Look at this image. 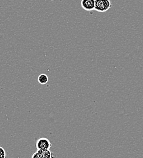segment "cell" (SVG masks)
I'll return each mask as SVG.
<instances>
[{
  "instance_id": "obj_2",
  "label": "cell",
  "mask_w": 143,
  "mask_h": 158,
  "mask_svg": "<svg viewBox=\"0 0 143 158\" xmlns=\"http://www.w3.org/2000/svg\"><path fill=\"white\" fill-rule=\"evenodd\" d=\"M52 144L49 140L46 138L39 139L36 143V147L37 150H50Z\"/></svg>"
},
{
  "instance_id": "obj_6",
  "label": "cell",
  "mask_w": 143,
  "mask_h": 158,
  "mask_svg": "<svg viewBox=\"0 0 143 158\" xmlns=\"http://www.w3.org/2000/svg\"><path fill=\"white\" fill-rule=\"evenodd\" d=\"M0 158H6V151L2 147H0Z\"/></svg>"
},
{
  "instance_id": "obj_5",
  "label": "cell",
  "mask_w": 143,
  "mask_h": 158,
  "mask_svg": "<svg viewBox=\"0 0 143 158\" xmlns=\"http://www.w3.org/2000/svg\"><path fill=\"white\" fill-rule=\"evenodd\" d=\"M37 80H38V81L40 84L46 85L49 81V78H48V77L46 74H41L40 75H39V76L38 77Z\"/></svg>"
},
{
  "instance_id": "obj_3",
  "label": "cell",
  "mask_w": 143,
  "mask_h": 158,
  "mask_svg": "<svg viewBox=\"0 0 143 158\" xmlns=\"http://www.w3.org/2000/svg\"><path fill=\"white\" fill-rule=\"evenodd\" d=\"M95 0H81V4L83 9L91 12L95 10Z\"/></svg>"
},
{
  "instance_id": "obj_4",
  "label": "cell",
  "mask_w": 143,
  "mask_h": 158,
  "mask_svg": "<svg viewBox=\"0 0 143 158\" xmlns=\"http://www.w3.org/2000/svg\"><path fill=\"white\" fill-rule=\"evenodd\" d=\"M37 152L40 155L41 158H55L56 155L53 152L49 150H37Z\"/></svg>"
},
{
  "instance_id": "obj_8",
  "label": "cell",
  "mask_w": 143,
  "mask_h": 158,
  "mask_svg": "<svg viewBox=\"0 0 143 158\" xmlns=\"http://www.w3.org/2000/svg\"><path fill=\"white\" fill-rule=\"evenodd\" d=\"M51 1H56V0H51ZM57 1H62V0H57Z\"/></svg>"
},
{
  "instance_id": "obj_7",
  "label": "cell",
  "mask_w": 143,
  "mask_h": 158,
  "mask_svg": "<svg viewBox=\"0 0 143 158\" xmlns=\"http://www.w3.org/2000/svg\"><path fill=\"white\" fill-rule=\"evenodd\" d=\"M31 158H41V156H40V155L37 152L34 153L32 155Z\"/></svg>"
},
{
  "instance_id": "obj_1",
  "label": "cell",
  "mask_w": 143,
  "mask_h": 158,
  "mask_svg": "<svg viewBox=\"0 0 143 158\" xmlns=\"http://www.w3.org/2000/svg\"><path fill=\"white\" fill-rule=\"evenodd\" d=\"M111 6L110 0H95V10L99 12H105L110 9Z\"/></svg>"
}]
</instances>
